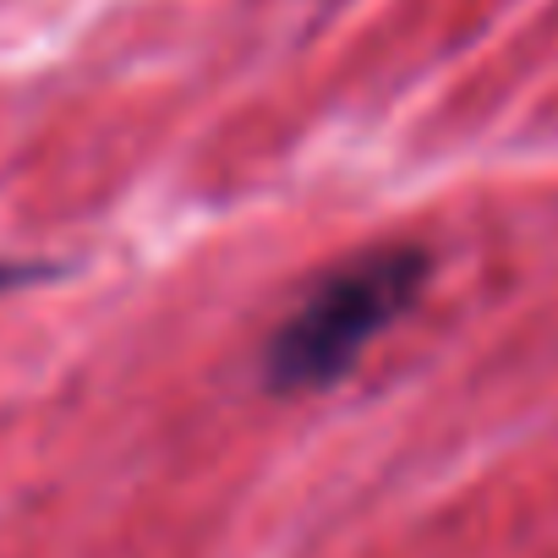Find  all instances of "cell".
<instances>
[{
	"instance_id": "cell-1",
	"label": "cell",
	"mask_w": 558,
	"mask_h": 558,
	"mask_svg": "<svg viewBox=\"0 0 558 558\" xmlns=\"http://www.w3.org/2000/svg\"><path fill=\"white\" fill-rule=\"evenodd\" d=\"M427 279V257L416 246H378L340 268H329L302 296V307L274 329L268 345V384L279 395H313L340 384L362 351L416 302Z\"/></svg>"
}]
</instances>
